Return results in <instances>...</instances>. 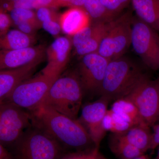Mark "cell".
Listing matches in <instances>:
<instances>
[{"mask_svg": "<svg viewBox=\"0 0 159 159\" xmlns=\"http://www.w3.org/2000/svg\"><path fill=\"white\" fill-rule=\"evenodd\" d=\"M12 26L9 12L0 8V34L5 33Z\"/></svg>", "mask_w": 159, "mask_h": 159, "instance_id": "cell-29", "label": "cell"}, {"mask_svg": "<svg viewBox=\"0 0 159 159\" xmlns=\"http://www.w3.org/2000/svg\"><path fill=\"white\" fill-rule=\"evenodd\" d=\"M57 78L42 73L28 78L20 83L2 102L11 103L29 111H32L42 103Z\"/></svg>", "mask_w": 159, "mask_h": 159, "instance_id": "cell-6", "label": "cell"}, {"mask_svg": "<svg viewBox=\"0 0 159 159\" xmlns=\"http://www.w3.org/2000/svg\"><path fill=\"white\" fill-rule=\"evenodd\" d=\"M134 159H149L148 156L146 155L145 154L141 156L138 157Z\"/></svg>", "mask_w": 159, "mask_h": 159, "instance_id": "cell-33", "label": "cell"}, {"mask_svg": "<svg viewBox=\"0 0 159 159\" xmlns=\"http://www.w3.org/2000/svg\"><path fill=\"white\" fill-rule=\"evenodd\" d=\"M39 64L35 63L18 68L0 70V103L20 83L31 77Z\"/></svg>", "mask_w": 159, "mask_h": 159, "instance_id": "cell-15", "label": "cell"}, {"mask_svg": "<svg viewBox=\"0 0 159 159\" xmlns=\"http://www.w3.org/2000/svg\"><path fill=\"white\" fill-rule=\"evenodd\" d=\"M58 159H107L99 151L95 148L81 151L68 152Z\"/></svg>", "mask_w": 159, "mask_h": 159, "instance_id": "cell-27", "label": "cell"}, {"mask_svg": "<svg viewBox=\"0 0 159 159\" xmlns=\"http://www.w3.org/2000/svg\"><path fill=\"white\" fill-rule=\"evenodd\" d=\"M133 16L129 10L109 23L97 53L110 60L124 55L131 46Z\"/></svg>", "mask_w": 159, "mask_h": 159, "instance_id": "cell-5", "label": "cell"}, {"mask_svg": "<svg viewBox=\"0 0 159 159\" xmlns=\"http://www.w3.org/2000/svg\"><path fill=\"white\" fill-rule=\"evenodd\" d=\"M33 125L29 111L11 103H0V143L13 149L26 129Z\"/></svg>", "mask_w": 159, "mask_h": 159, "instance_id": "cell-7", "label": "cell"}, {"mask_svg": "<svg viewBox=\"0 0 159 159\" xmlns=\"http://www.w3.org/2000/svg\"><path fill=\"white\" fill-rule=\"evenodd\" d=\"M111 110L133 126H148L142 119L136 107L127 99L122 98L116 100Z\"/></svg>", "mask_w": 159, "mask_h": 159, "instance_id": "cell-20", "label": "cell"}, {"mask_svg": "<svg viewBox=\"0 0 159 159\" xmlns=\"http://www.w3.org/2000/svg\"><path fill=\"white\" fill-rule=\"evenodd\" d=\"M34 35L26 34L16 29H10L0 34V50H15L32 47Z\"/></svg>", "mask_w": 159, "mask_h": 159, "instance_id": "cell-18", "label": "cell"}, {"mask_svg": "<svg viewBox=\"0 0 159 159\" xmlns=\"http://www.w3.org/2000/svg\"><path fill=\"white\" fill-rule=\"evenodd\" d=\"M14 27L21 24L29 23L36 26L39 29L41 28V25L38 20L36 12L33 10L25 9H14L9 11Z\"/></svg>", "mask_w": 159, "mask_h": 159, "instance_id": "cell-26", "label": "cell"}, {"mask_svg": "<svg viewBox=\"0 0 159 159\" xmlns=\"http://www.w3.org/2000/svg\"><path fill=\"white\" fill-rule=\"evenodd\" d=\"M13 150L15 159H58L68 152L48 134L33 124L24 132Z\"/></svg>", "mask_w": 159, "mask_h": 159, "instance_id": "cell-4", "label": "cell"}, {"mask_svg": "<svg viewBox=\"0 0 159 159\" xmlns=\"http://www.w3.org/2000/svg\"><path fill=\"white\" fill-rule=\"evenodd\" d=\"M103 126L106 131L112 134H122L133 127L111 110H108L103 119Z\"/></svg>", "mask_w": 159, "mask_h": 159, "instance_id": "cell-25", "label": "cell"}, {"mask_svg": "<svg viewBox=\"0 0 159 159\" xmlns=\"http://www.w3.org/2000/svg\"><path fill=\"white\" fill-rule=\"evenodd\" d=\"M153 132L152 136L150 150H154L159 145V124L153 125Z\"/></svg>", "mask_w": 159, "mask_h": 159, "instance_id": "cell-31", "label": "cell"}, {"mask_svg": "<svg viewBox=\"0 0 159 159\" xmlns=\"http://www.w3.org/2000/svg\"><path fill=\"white\" fill-rule=\"evenodd\" d=\"M60 22L61 31L68 36L74 34L90 25V18L82 7L69 8L60 15Z\"/></svg>", "mask_w": 159, "mask_h": 159, "instance_id": "cell-16", "label": "cell"}, {"mask_svg": "<svg viewBox=\"0 0 159 159\" xmlns=\"http://www.w3.org/2000/svg\"><path fill=\"white\" fill-rule=\"evenodd\" d=\"M136 16L159 31V0H131Z\"/></svg>", "mask_w": 159, "mask_h": 159, "instance_id": "cell-17", "label": "cell"}, {"mask_svg": "<svg viewBox=\"0 0 159 159\" xmlns=\"http://www.w3.org/2000/svg\"><path fill=\"white\" fill-rule=\"evenodd\" d=\"M72 46L69 36L57 38L46 49L48 63L41 73L54 78L59 77L68 62Z\"/></svg>", "mask_w": 159, "mask_h": 159, "instance_id": "cell-12", "label": "cell"}, {"mask_svg": "<svg viewBox=\"0 0 159 159\" xmlns=\"http://www.w3.org/2000/svg\"><path fill=\"white\" fill-rule=\"evenodd\" d=\"M157 31L136 16L131 21V45L147 66L159 69V35Z\"/></svg>", "mask_w": 159, "mask_h": 159, "instance_id": "cell-8", "label": "cell"}, {"mask_svg": "<svg viewBox=\"0 0 159 159\" xmlns=\"http://www.w3.org/2000/svg\"><path fill=\"white\" fill-rule=\"evenodd\" d=\"M110 61L97 52L82 56L76 71L84 94L99 92Z\"/></svg>", "mask_w": 159, "mask_h": 159, "instance_id": "cell-10", "label": "cell"}, {"mask_svg": "<svg viewBox=\"0 0 159 159\" xmlns=\"http://www.w3.org/2000/svg\"><path fill=\"white\" fill-rule=\"evenodd\" d=\"M147 76L134 61L126 56L111 60L98 93L110 101L124 98Z\"/></svg>", "mask_w": 159, "mask_h": 159, "instance_id": "cell-2", "label": "cell"}, {"mask_svg": "<svg viewBox=\"0 0 159 159\" xmlns=\"http://www.w3.org/2000/svg\"><path fill=\"white\" fill-rule=\"evenodd\" d=\"M158 79L159 82V78H158ZM159 119L158 121V122H159Z\"/></svg>", "mask_w": 159, "mask_h": 159, "instance_id": "cell-35", "label": "cell"}, {"mask_svg": "<svg viewBox=\"0 0 159 159\" xmlns=\"http://www.w3.org/2000/svg\"><path fill=\"white\" fill-rule=\"evenodd\" d=\"M123 99L133 103L142 119L148 126H152L158 121V79L152 80L148 76H145Z\"/></svg>", "mask_w": 159, "mask_h": 159, "instance_id": "cell-9", "label": "cell"}, {"mask_svg": "<svg viewBox=\"0 0 159 159\" xmlns=\"http://www.w3.org/2000/svg\"><path fill=\"white\" fill-rule=\"evenodd\" d=\"M155 159H159V148L158 152L157 155V156L156 157Z\"/></svg>", "mask_w": 159, "mask_h": 159, "instance_id": "cell-34", "label": "cell"}, {"mask_svg": "<svg viewBox=\"0 0 159 159\" xmlns=\"http://www.w3.org/2000/svg\"><path fill=\"white\" fill-rule=\"evenodd\" d=\"M30 112L33 124L48 134L67 152L97 147L77 119H71L43 104Z\"/></svg>", "mask_w": 159, "mask_h": 159, "instance_id": "cell-1", "label": "cell"}, {"mask_svg": "<svg viewBox=\"0 0 159 159\" xmlns=\"http://www.w3.org/2000/svg\"><path fill=\"white\" fill-rule=\"evenodd\" d=\"M43 7L54 8V0H0V8L7 12L12 9H37Z\"/></svg>", "mask_w": 159, "mask_h": 159, "instance_id": "cell-24", "label": "cell"}, {"mask_svg": "<svg viewBox=\"0 0 159 159\" xmlns=\"http://www.w3.org/2000/svg\"><path fill=\"white\" fill-rule=\"evenodd\" d=\"M53 9L43 7L36 9L35 12L43 29L51 35L57 36L61 31L60 22V15Z\"/></svg>", "mask_w": 159, "mask_h": 159, "instance_id": "cell-22", "label": "cell"}, {"mask_svg": "<svg viewBox=\"0 0 159 159\" xmlns=\"http://www.w3.org/2000/svg\"><path fill=\"white\" fill-rule=\"evenodd\" d=\"M102 6L111 14L119 16L131 3V0H100Z\"/></svg>", "mask_w": 159, "mask_h": 159, "instance_id": "cell-28", "label": "cell"}, {"mask_svg": "<svg viewBox=\"0 0 159 159\" xmlns=\"http://www.w3.org/2000/svg\"><path fill=\"white\" fill-rule=\"evenodd\" d=\"M84 95L76 71L61 74L52 83L41 104L77 119Z\"/></svg>", "mask_w": 159, "mask_h": 159, "instance_id": "cell-3", "label": "cell"}, {"mask_svg": "<svg viewBox=\"0 0 159 159\" xmlns=\"http://www.w3.org/2000/svg\"><path fill=\"white\" fill-rule=\"evenodd\" d=\"M42 46L15 50H0V70H11L30 64L40 63L46 54Z\"/></svg>", "mask_w": 159, "mask_h": 159, "instance_id": "cell-14", "label": "cell"}, {"mask_svg": "<svg viewBox=\"0 0 159 159\" xmlns=\"http://www.w3.org/2000/svg\"><path fill=\"white\" fill-rule=\"evenodd\" d=\"M110 100L105 97L82 107L77 120L88 133L95 146L99 148L107 131L103 126V119Z\"/></svg>", "mask_w": 159, "mask_h": 159, "instance_id": "cell-11", "label": "cell"}, {"mask_svg": "<svg viewBox=\"0 0 159 159\" xmlns=\"http://www.w3.org/2000/svg\"><path fill=\"white\" fill-rule=\"evenodd\" d=\"M83 8L89 15L91 23H107L116 16L109 12L100 0H83Z\"/></svg>", "mask_w": 159, "mask_h": 159, "instance_id": "cell-23", "label": "cell"}, {"mask_svg": "<svg viewBox=\"0 0 159 159\" xmlns=\"http://www.w3.org/2000/svg\"><path fill=\"white\" fill-rule=\"evenodd\" d=\"M149 126L136 125L122 134H117L120 138L128 142L143 153L150 150L152 133Z\"/></svg>", "mask_w": 159, "mask_h": 159, "instance_id": "cell-19", "label": "cell"}, {"mask_svg": "<svg viewBox=\"0 0 159 159\" xmlns=\"http://www.w3.org/2000/svg\"><path fill=\"white\" fill-rule=\"evenodd\" d=\"M0 159H15L13 154L11 153L0 143Z\"/></svg>", "mask_w": 159, "mask_h": 159, "instance_id": "cell-32", "label": "cell"}, {"mask_svg": "<svg viewBox=\"0 0 159 159\" xmlns=\"http://www.w3.org/2000/svg\"><path fill=\"white\" fill-rule=\"evenodd\" d=\"M109 145L111 151L118 159H134L145 154L116 134H112L110 137Z\"/></svg>", "mask_w": 159, "mask_h": 159, "instance_id": "cell-21", "label": "cell"}, {"mask_svg": "<svg viewBox=\"0 0 159 159\" xmlns=\"http://www.w3.org/2000/svg\"><path fill=\"white\" fill-rule=\"evenodd\" d=\"M109 23H91L85 29L72 36V45L76 53L83 56L97 52Z\"/></svg>", "mask_w": 159, "mask_h": 159, "instance_id": "cell-13", "label": "cell"}, {"mask_svg": "<svg viewBox=\"0 0 159 159\" xmlns=\"http://www.w3.org/2000/svg\"><path fill=\"white\" fill-rule=\"evenodd\" d=\"M83 0H54V7H82L83 8Z\"/></svg>", "mask_w": 159, "mask_h": 159, "instance_id": "cell-30", "label": "cell"}]
</instances>
